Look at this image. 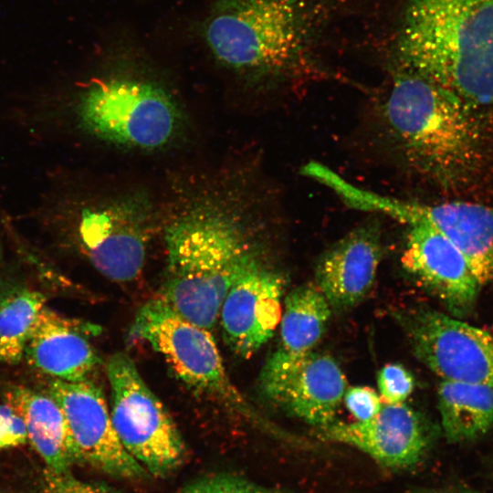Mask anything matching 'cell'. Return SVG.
<instances>
[{
	"instance_id": "4316f807",
	"label": "cell",
	"mask_w": 493,
	"mask_h": 493,
	"mask_svg": "<svg viewBox=\"0 0 493 493\" xmlns=\"http://www.w3.org/2000/svg\"><path fill=\"white\" fill-rule=\"evenodd\" d=\"M437 493H481L477 490L467 488H455L450 489H446Z\"/></svg>"
},
{
	"instance_id": "3957f363",
	"label": "cell",
	"mask_w": 493,
	"mask_h": 493,
	"mask_svg": "<svg viewBox=\"0 0 493 493\" xmlns=\"http://www.w3.org/2000/svg\"><path fill=\"white\" fill-rule=\"evenodd\" d=\"M242 224L220 207L199 205L167 230L160 299L185 320L212 330L236 279L257 256Z\"/></svg>"
},
{
	"instance_id": "484cf974",
	"label": "cell",
	"mask_w": 493,
	"mask_h": 493,
	"mask_svg": "<svg viewBox=\"0 0 493 493\" xmlns=\"http://www.w3.org/2000/svg\"><path fill=\"white\" fill-rule=\"evenodd\" d=\"M27 440L25 421L7 402L0 404V449L23 445Z\"/></svg>"
},
{
	"instance_id": "44dd1931",
	"label": "cell",
	"mask_w": 493,
	"mask_h": 493,
	"mask_svg": "<svg viewBox=\"0 0 493 493\" xmlns=\"http://www.w3.org/2000/svg\"><path fill=\"white\" fill-rule=\"evenodd\" d=\"M45 301L42 293L28 288L10 287L0 293V363L20 362Z\"/></svg>"
},
{
	"instance_id": "6da1fadb",
	"label": "cell",
	"mask_w": 493,
	"mask_h": 493,
	"mask_svg": "<svg viewBox=\"0 0 493 493\" xmlns=\"http://www.w3.org/2000/svg\"><path fill=\"white\" fill-rule=\"evenodd\" d=\"M478 110L424 76H396L381 108L388 138L405 163L446 189L473 182L486 161Z\"/></svg>"
},
{
	"instance_id": "7a4b0ae2",
	"label": "cell",
	"mask_w": 493,
	"mask_h": 493,
	"mask_svg": "<svg viewBox=\"0 0 493 493\" xmlns=\"http://www.w3.org/2000/svg\"><path fill=\"white\" fill-rule=\"evenodd\" d=\"M398 50L408 70L493 109V0H409Z\"/></svg>"
},
{
	"instance_id": "9a60e30c",
	"label": "cell",
	"mask_w": 493,
	"mask_h": 493,
	"mask_svg": "<svg viewBox=\"0 0 493 493\" xmlns=\"http://www.w3.org/2000/svg\"><path fill=\"white\" fill-rule=\"evenodd\" d=\"M330 440L351 446L383 466L410 467L428 447L425 425L413 409L401 404H384L371 419L332 423L322 428Z\"/></svg>"
},
{
	"instance_id": "9c48e42d",
	"label": "cell",
	"mask_w": 493,
	"mask_h": 493,
	"mask_svg": "<svg viewBox=\"0 0 493 493\" xmlns=\"http://www.w3.org/2000/svg\"><path fill=\"white\" fill-rule=\"evenodd\" d=\"M412 349L444 381L493 387V335L428 308L397 315Z\"/></svg>"
},
{
	"instance_id": "ffe728a7",
	"label": "cell",
	"mask_w": 493,
	"mask_h": 493,
	"mask_svg": "<svg viewBox=\"0 0 493 493\" xmlns=\"http://www.w3.org/2000/svg\"><path fill=\"white\" fill-rule=\"evenodd\" d=\"M330 307L317 286L304 285L289 292L284 301L277 351L288 354L313 351L326 330Z\"/></svg>"
},
{
	"instance_id": "2e32d148",
	"label": "cell",
	"mask_w": 493,
	"mask_h": 493,
	"mask_svg": "<svg viewBox=\"0 0 493 493\" xmlns=\"http://www.w3.org/2000/svg\"><path fill=\"white\" fill-rule=\"evenodd\" d=\"M99 332L97 325L68 319L45 305L24 355L30 365L55 379L83 381L100 362L88 338Z\"/></svg>"
},
{
	"instance_id": "5bb4252c",
	"label": "cell",
	"mask_w": 493,
	"mask_h": 493,
	"mask_svg": "<svg viewBox=\"0 0 493 493\" xmlns=\"http://www.w3.org/2000/svg\"><path fill=\"white\" fill-rule=\"evenodd\" d=\"M282 277L256 258L236 279L221 304L223 338L236 354L249 358L274 334L282 315Z\"/></svg>"
},
{
	"instance_id": "4fadbf2b",
	"label": "cell",
	"mask_w": 493,
	"mask_h": 493,
	"mask_svg": "<svg viewBox=\"0 0 493 493\" xmlns=\"http://www.w3.org/2000/svg\"><path fill=\"white\" fill-rule=\"evenodd\" d=\"M401 262L403 267L436 297L451 316L465 318L474 309L482 288L459 249L437 228L414 221Z\"/></svg>"
},
{
	"instance_id": "e0dca14e",
	"label": "cell",
	"mask_w": 493,
	"mask_h": 493,
	"mask_svg": "<svg viewBox=\"0 0 493 493\" xmlns=\"http://www.w3.org/2000/svg\"><path fill=\"white\" fill-rule=\"evenodd\" d=\"M381 252L379 227L369 223L323 254L316 268V283L330 306L351 307L367 294L375 280Z\"/></svg>"
},
{
	"instance_id": "30bf717a",
	"label": "cell",
	"mask_w": 493,
	"mask_h": 493,
	"mask_svg": "<svg viewBox=\"0 0 493 493\" xmlns=\"http://www.w3.org/2000/svg\"><path fill=\"white\" fill-rule=\"evenodd\" d=\"M347 200L351 207L384 214L406 224H431L459 249L481 286L493 282V206L467 201L408 202L358 186L349 190Z\"/></svg>"
},
{
	"instance_id": "ac0fdd59",
	"label": "cell",
	"mask_w": 493,
	"mask_h": 493,
	"mask_svg": "<svg viewBox=\"0 0 493 493\" xmlns=\"http://www.w3.org/2000/svg\"><path fill=\"white\" fill-rule=\"evenodd\" d=\"M23 417L27 440L47 464V468L62 473L79 461L64 413L47 393L25 386H13L5 394Z\"/></svg>"
},
{
	"instance_id": "cb8c5ba5",
	"label": "cell",
	"mask_w": 493,
	"mask_h": 493,
	"mask_svg": "<svg viewBox=\"0 0 493 493\" xmlns=\"http://www.w3.org/2000/svg\"><path fill=\"white\" fill-rule=\"evenodd\" d=\"M44 486L46 493H117L103 485L79 480L69 471L58 473L47 467L44 471Z\"/></svg>"
},
{
	"instance_id": "7c38bea8",
	"label": "cell",
	"mask_w": 493,
	"mask_h": 493,
	"mask_svg": "<svg viewBox=\"0 0 493 493\" xmlns=\"http://www.w3.org/2000/svg\"><path fill=\"white\" fill-rule=\"evenodd\" d=\"M47 393L64 413L79 461L117 477L134 479L147 475L121 445L103 392L94 382L54 379Z\"/></svg>"
},
{
	"instance_id": "277c9868",
	"label": "cell",
	"mask_w": 493,
	"mask_h": 493,
	"mask_svg": "<svg viewBox=\"0 0 493 493\" xmlns=\"http://www.w3.org/2000/svg\"><path fill=\"white\" fill-rule=\"evenodd\" d=\"M317 0H218L205 37L223 65L254 76H284L307 61L320 17Z\"/></svg>"
},
{
	"instance_id": "d6986e66",
	"label": "cell",
	"mask_w": 493,
	"mask_h": 493,
	"mask_svg": "<svg viewBox=\"0 0 493 493\" xmlns=\"http://www.w3.org/2000/svg\"><path fill=\"white\" fill-rule=\"evenodd\" d=\"M441 425L452 443L471 442L493 428V387L442 380L437 388Z\"/></svg>"
},
{
	"instance_id": "7402d4cb",
	"label": "cell",
	"mask_w": 493,
	"mask_h": 493,
	"mask_svg": "<svg viewBox=\"0 0 493 493\" xmlns=\"http://www.w3.org/2000/svg\"><path fill=\"white\" fill-rule=\"evenodd\" d=\"M377 383L385 404H401L411 394L414 387V377L403 365L386 364L378 372Z\"/></svg>"
},
{
	"instance_id": "5b68a950",
	"label": "cell",
	"mask_w": 493,
	"mask_h": 493,
	"mask_svg": "<svg viewBox=\"0 0 493 493\" xmlns=\"http://www.w3.org/2000/svg\"><path fill=\"white\" fill-rule=\"evenodd\" d=\"M37 211L42 234L57 243H74L109 279L131 282L142 271L153 226L144 197L77 206L50 184Z\"/></svg>"
},
{
	"instance_id": "603a6c76",
	"label": "cell",
	"mask_w": 493,
	"mask_h": 493,
	"mask_svg": "<svg viewBox=\"0 0 493 493\" xmlns=\"http://www.w3.org/2000/svg\"><path fill=\"white\" fill-rule=\"evenodd\" d=\"M177 493H284L263 488L241 477L217 475L188 485Z\"/></svg>"
},
{
	"instance_id": "d4e9b609",
	"label": "cell",
	"mask_w": 493,
	"mask_h": 493,
	"mask_svg": "<svg viewBox=\"0 0 493 493\" xmlns=\"http://www.w3.org/2000/svg\"><path fill=\"white\" fill-rule=\"evenodd\" d=\"M343 402L356 421L371 419L383 406L381 397L368 386H352L346 389Z\"/></svg>"
},
{
	"instance_id": "8fae6325",
	"label": "cell",
	"mask_w": 493,
	"mask_h": 493,
	"mask_svg": "<svg viewBox=\"0 0 493 493\" xmlns=\"http://www.w3.org/2000/svg\"><path fill=\"white\" fill-rule=\"evenodd\" d=\"M258 386L273 404L322 429L335 422L347 383L338 363L327 354L276 350L262 368Z\"/></svg>"
},
{
	"instance_id": "8992f818",
	"label": "cell",
	"mask_w": 493,
	"mask_h": 493,
	"mask_svg": "<svg viewBox=\"0 0 493 493\" xmlns=\"http://www.w3.org/2000/svg\"><path fill=\"white\" fill-rule=\"evenodd\" d=\"M72 115L80 130L97 139L144 150L166 145L181 119L176 103L163 89L127 78L89 84L77 98Z\"/></svg>"
},
{
	"instance_id": "ba28073f",
	"label": "cell",
	"mask_w": 493,
	"mask_h": 493,
	"mask_svg": "<svg viewBox=\"0 0 493 493\" xmlns=\"http://www.w3.org/2000/svg\"><path fill=\"white\" fill-rule=\"evenodd\" d=\"M110 418L126 451L149 473L163 476L184 460L182 436L166 408L122 351L106 362Z\"/></svg>"
},
{
	"instance_id": "52a82bcc",
	"label": "cell",
	"mask_w": 493,
	"mask_h": 493,
	"mask_svg": "<svg viewBox=\"0 0 493 493\" xmlns=\"http://www.w3.org/2000/svg\"><path fill=\"white\" fill-rule=\"evenodd\" d=\"M131 334L159 352L191 388L248 420H259L229 378L211 330L185 320L158 298L139 309Z\"/></svg>"
}]
</instances>
